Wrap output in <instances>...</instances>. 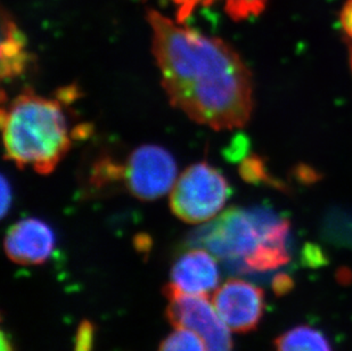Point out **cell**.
<instances>
[{
	"label": "cell",
	"instance_id": "obj_16",
	"mask_svg": "<svg viewBox=\"0 0 352 351\" xmlns=\"http://www.w3.org/2000/svg\"><path fill=\"white\" fill-rule=\"evenodd\" d=\"M12 196H13V192H12L10 182L3 175L1 177V215H3V218H5L10 211V206H12Z\"/></svg>",
	"mask_w": 352,
	"mask_h": 351
},
{
	"label": "cell",
	"instance_id": "obj_6",
	"mask_svg": "<svg viewBox=\"0 0 352 351\" xmlns=\"http://www.w3.org/2000/svg\"><path fill=\"white\" fill-rule=\"evenodd\" d=\"M166 318L176 328H188L199 333L206 342V351H233L230 330L220 319L208 297L173 295Z\"/></svg>",
	"mask_w": 352,
	"mask_h": 351
},
{
	"label": "cell",
	"instance_id": "obj_15",
	"mask_svg": "<svg viewBox=\"0 0 352 351\" xmlns=\"http://www.w3.org/2000/svg\"><path fill=\"white\" fill-rule=\"evenodd\" d=\"M177 7V22L183 23L184 21L192 15L194 10L199 6H210L217 0H169Z\"/></svg>",
	"mask_w": 352,
	"mask_h": 351
},
{
	"label": "cell",
	"instance_id": "obj_3",
	"mask_svg": "<svg viewBox=\"0 0 352 351\" xmlns=\"http://www.w3.org/2000/svg\"><path fill=\"white\" fill-rule=\"evenodd\" d=\"M5 156L40 175L53 173L72 144L60 102L25 89L1 109Z\"/></svg>",
	"mask_w": 352,
	"mask_h": 351
},
{
	"label": "cell",
	"instance_id": "obj_14",
	"mask_svg": "<svg viewBox=\"0 0 352 351\" xmlns=\"http://www.w3.org/2000/svg\"><path fill=\"white\" fill-rule=\"evenodd\" d=\"M95 340V326L90 321H82L78 328L76 340H74V351L93 350Z\"/></svg>",
	"mask_w": 352,
	"mask_h": 351
},
{
	"label": "cell",
	"instance_id": "obj_5",
	"mask_svg": "<svg viewBox=\"0 0 352 351\" xmlns=\"http://www.w3.org/2000/svg\"><path fill=\"white\" fill-rule=\"evenodd\" d=\"M176 178V161L161 146H140L130 154L126 163L120 164V182L131 195L142 201H154L166 195Z\"/></svg>",
	"mask_w": 352,
	"mask_h": 351
},
{
	"label": "cell",
	"instance_id": "obj_1",
	"mask_svg": "<svg viewBox=\"0 0 352 351\" xmlns=\"http://www.w3.org/2000/svg\"><path fill=\"white\" fill-rule=\"evenodd\" d=\"M152 50L170 102L214 130L245 126L253 109L251 73L223 40L147 12Z\"/></svg>",
	"mask_w": 352,
	"mask_h": 351
},
{
	"label": "cell",
	"instance_id": "obj_18",
	"mask_svg": "<svg viewBox=\"0 0 352 351\" xmlns=\"http://www.w3.org/2000/svg\"><path fill=\"white\" fill-rule=\"evenodd\" d=\"M291 279H287L285 276H279L274 281V288H275L277 293H282V292L286 291L287 288H291Z\"/></svg>",
	"mask_w": 352,
	"mask_h": 351
},
{
	"label": "cell",
	"instance_id": "obj_13",
	"mask_svg": "<svg viewBox=\"0 0 352 351\" xmlns=\"http://www.w3.org/2000/svg\"><path fill=\"white\" fill-rule=\"evenodd\" d=\"M267 0H226L225 10L232 20H248L258 17L266 8Z\"/></svg>",
	"mask_w": 352,
	"mask_h": 351
},
{
	"label": "cell",
	"instance_id": "obj_2",
	"mask_svg": "<svg viewBox=\"0 0 352 351\" xmlns=\"http://www.w3.org/2000/svg\"><path fill=\"white\" fill-rule=\"evenodd\" d=\"M289 222L266 208H230L190 234L188 246L206 248L241 273L270 272L289 262Z\"/></svg>",
	"mask_w": 352,
	"mask_h": 351
},
{
	"label": "cell",
	"instance_id": "obj_7",
	"mask_svg": "<svg viewBox=\"0 0 352 351\" xmlns=\"http://www.w3.org/2000/svg\"><path fill=\"white\" fill-rule=\"evenodd\" d=\"M212 306L230 331L249 333L258 328L266 308L265 292L241 279H230L217 288Z\"/></svg>",
	"mask_w": 352,
	"mask_h": 351
},
{
	"label": "cell",
	"instance_id": "obj_17",
	"mask_svg": "<svg viewBox=\"0 0 352 351\" xmlns=\"http://www.w3.org/2000/svg\"><path fill=\"white\" fill-rule=\"evenodd\" d=\"M341 24L346 36L352 40V0H348L341 12Z\"/></svg>",
	"mask_w": 352,
	"mask_h": 351
},
{
	"label": "cell",
	"instance_id": "obj_8",
	"mask_svg": "<svg viewBox=\"0 0 352 351\" xmlns=\"http://www.w3.org/2000/svg\"><path fill=\"white\" fill-rule=\"evenodd\" d=\"M217 258L208 250L192 248L184 252L173 264L170 283L164 286V297L173 295L208 297L219 284Z\"/></svg>",
	"mask_w": 352,
	"mask_h": 351
},
{
	"label": "cell",
	"instance_id": "obj_11",
	"mask_svg": "<svg viewBox=\"0 0 352 351\" xmlns=\"http://www.w3.org/2000/svg\"><path fill=\"white\" fill-rule=\"evenodd\" d=\"M276 351H333L322 332L309 325L289 328L275 339Z\"/></svg>",
	"mask_w": 352,
	"mask_h": 351
},
{
	"label": "cell",
	"instance_id": "obj_9",
	"mask_svg": "<svg viewBox=\"0 0 352 351\" xmlns=\"http://www.w3.org/2000/svg\"><path fill=\"white\" fill-rule=\"evenodd\" d=\"M3 246L7 257L17 265H43L53 255L56 236L41 219L25 218L8 229Z\"/></svg>",
	"mask_w": 352,
	"mask_h": 351
},
{
	"label": "cell",
	"instance_id": "obj_20",
	"mask_svg": "<svg viewBox=\"0 0 352 351\" xmlns=\"http://www.w3.org/2000/svg\"><path fill=\"white\" fill-rule=\"evenodd\" d=\"M351 64H352V50H351Z\"/></svg>",
	"mask_w": 352,
	"mask_h": 351
},
{
	"label": "cell",
	"instance_id": "obj_19",
	"mask_svg": "<svg viewBox=\"0 0 352 351\" xmlns=\"http://www.w3.org/2000/svg\"><path fill=\"white\" fill-rule=\"evenodd\" d=\"M1 351H15L13 342H12L10 335L7 334L5 330L1 332Z\"/></svg>",
	"mask_w": 352,
	"mask_h": 351
},
{
	"label": "cell",
	"instance_id": "obj_4",
	"mask_svg": "<svg viewBox=\"0 0 352 351\" xmlns=\"http://www.w3.org/2000/svg\"><path fill=\"white\" fill-rule=\"evenodd\" d=\"M232 194L230 182L209 163L188 167L177 179L170 195L173 215L188 224L210 222Z\"/></svg>",
	"mask_w": 352,
	"mask_h": 351
},
{
	"label": "cell",
	"instance_id": "obj_10",
	"mask_svg": "<svg viewBox=\"0 0 352 351\" xmlns=\"http://www.w3.org/2000/svg\"><path fill=\"white\" fill-rule=\"evenodd\" d=\"M1 31V78L12 80L21 76L30 62V55L27 50V36L19 29L6 10H3Z\"/></svg>",
	"mask_w": 352,
	"mask_h": 351
},
{
	"label": "cell",
	"instance_id": "obj_12",
	"mask_svg": "<svg viewBox=\"0 0 352 351\" xmlns=\"http://www.w3.org/2000/svg\"><path fill=\"white\" fill-rule=\"evenodd\" d=\"M157 351H206L202 337L188 328H176L166 337Z\"/></svg>",
	"mask_w": 352,
	"mask_h": 351
}]
</instances>
